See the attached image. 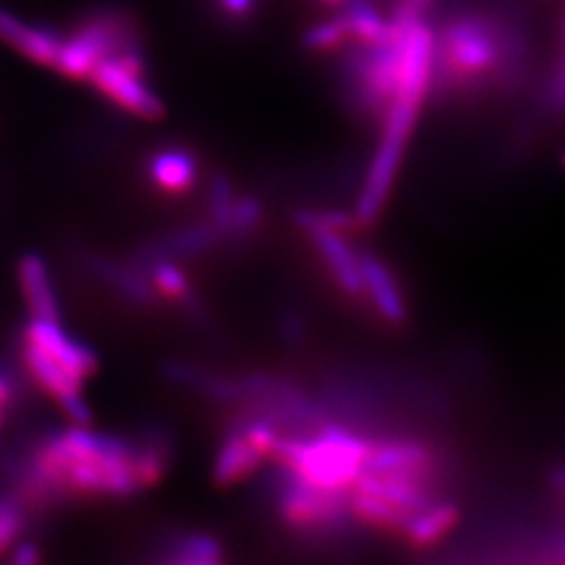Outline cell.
I'll list each match as a JSON object with an SVG mask.
<instances>
[{
	"label": "cell",
	"mask_w": 565,
	"mask_h": 565,
	"mask_svg": "<svg viewBox=\"0 0 565 565\" xmlns=\"http://www.w3.org/2000/svg\"><path fill=\"white\" fill-rule=\"evenodd\" d=\"M25 340L39 345L49 356L63 364L70 373L81 377L82 382L97 371V356L95 352L70 338L60 327V321H44L32 319L25 329Z\"/></svg>",
	"instance_id": "cell-9"
},
{
	"label": "cell",
	"mask_w": 565,
	"mask_h": 565,
	"mask_svg": "<svg viewBox=\"0 0 565 565\" xmlns=\"http://www.w3.org/2000/svg\"><path fill=\"white\" fill-rule=\"evenodd\" d=\"M21 488L30 503L46 501L57 492L128 497L145 486L137 467V445L76 425L39 446L25 465Z\"/></svg>",
	"instance_id": "cell-1"
},
{
	"label": "cell",
	"mask_w": 565,
	"mask_h": 565,
	"mask_svg": "<svg viewBox=\"0 0 565 565\" xmlns=\"http://www.w3.org/2000/svg\"><path fill=\"white\" fill-rule=\"evenodd\" d=\"M505 42L492 21L480 15H463L450 21L440 44L434 46L431 81L445 90L473 93L480 76L501 65Z\"/></svg>",
	"instance_id": "cell-3"
},
{
	"label": "cell",
	"mask_w": 565,
	"mask_h": 565,
	"mask_svg": "<svg viewBox=\"0 0 565 565\" xmlns=\"http://www.w3.org/2000/svg\"><path fill=\"white\" fill-rule=\"evenodd\" d=\"M145 74L147 61L139 42L102 61L88 81L124 111L135 114L142 120H158L163 116V103L145 82Z\"/></svg>",
	"instance_id": "cell-5"
},
{
	"label": "cell",
	"mask_w": 565,
	"mask_h": 565,
	"mask_svg": "<svg viewBox=\"0 0 565 565\" xmlns=\"http://www.w3.org/2000/svg\"><path fill=\"white\" fill-rule=\"evenodd\" d=\"M11 396H13V382L4 373H0V404L9 403Z\"/></svg>",
	"instance_id": "cell-30"
},
{
	"label": "cell",
	"mask_w": 565,
	"mask_h": 565,
	"mask_svg": "<svg viewBox=\"0 0 565 565\" xmlns=\"http://www.w3.org/2000/svg\"><path fill=\"white\" fill-rule=\"evenodd\" d=\"M564 166H565V153H564Z\"/></svg>",
	"instance_id": "cell-35"
},
{
	"label": "cell",
	"mask_w": 565,
	"mask_h": 565,
	"mask_svg": "<svg viewBox=\"0 0 565 565\" xmlns=\"http://www.w3.org/2000/svg\"><path fill=\"white\" fill-rule=\"evenodd\" d=\"M343 18L348 21L350 36L359 44H382L396 34L394 23L384 20L369 0H350Z\"/></svg>",
	"instance_id": "cell-18"
},
{
	"label": "cell",
	"mask_w": 565,
	"mask_h": 565,
	"mask_svg": "<svg viewBox=\"0 0 565 565\" xmlns=\"http://www.w3.org/2000/svg\"><path fill=\"white\" fill-rule=\"evenodd\" d=\"M2 406H4V404H0V424H2Z\"/></svg>",
	"instance_id": "cell-34"
},
{
	"label": "cell",
	"mask_w": 565,
	"mask_h": 565,
	"mask_svg": "<svg viewBox=\"0 0 565 565\" xmlns=\"http://www.w3.org/2000/svg\"><path fill=\"white\" fill-rule=\"evenodd\" d=\"M310 237L315 242L317 252L321 254L329 273L333 275V281L350 298H363V275H361V254L352 249V245L345 239V233L317 228L310 231Z\"/></svg>",
	"instance_id": "cell-12"
},
{
	"label": "cell",
	"mask_w": 565,
	"mask_h": 565,
	"mask_svg": "<svg viewBox=\"0 0 565 565\" xmlns=\"http://www.w3.org/2000/svg\"><path fill=\"white\" fill-rule=\"evenodd\" d=\"M371 438L327 422L312 436H281L273 459L310 484L352 492L364 471Z\"/></svg>",
	"instance_id": "cell-2"
},
{
	"label": "cell",
	"mask_w": 565,
	"mask_h": 565,
	"mask_svg": "<svg viewBox=\"0 0 565 565\" xmlns=\"http://www.w3.org/2000/svg\"><path fill=\"white\" fill-rule=\"evenodd\" d=\"M151 282L156 291H160L166 298L184 300L189 296V279L184 270L168 258H158L151 264Z\"/></svg>",
	"instance_id": "cell-23"
},
{
	"label": "cell",
	"mask_w": 565,
	"mask_h": 565,
	"mask_svg": "<svg viewBox=\"0 0 565 565\" xmlns=\"http://www.w3.org/2000/svg\"><path fill=\"white\" fill-rule=\"evenodd\" d=\"M323 4H327V7H340V4H343V2H348V0H321Z\"/></svg>",
	"instance_id": "cell-32"
},
{
	"label": "cell",
	"mask_w": 565,
	"mask_h": 565,
	"mask_svg": "<svg viewBox=\"0 0 565 565\" xmlns=\"http://www.w3.org/2000/svg\"><path fill=\"white\" fill-rule=\"evenodd\" d=\"M562 41H564V46H565V15H564V28H562Z\"/></svg>",
	"instance_id": "cell-33"
},
{
	"label": "cell",
	"mask_w": 565,
	"mask_h": 565,
	"mask_svg": "<svg viewBox=\"0 0 565 565\" xmlns=\"http://www.w3.org/2000/svg\"><path fill=\"white\" fill-rule=\"evenodd\" d=\"M23 363L28 366L30 375L41 384L46 394H51L65 415L76 425L90 424V408L82 396L81 377L70 373L63 364L49 356L44 350L32 342L23 343Z\"/></svg>",
	"instance_id": "cell-8"
},
{
	"label": "cell",
	"mask_w": 565,
	"mask_h": 565,
	"mask_svg": "<svg viewBox=\"0 0 565 565\" xmlns=\"http://www.w3.org/2000/svg\"><path fill=\"white\" fill-rule=\"evenodd\" d=\"M350 513L363 524L384 530V532H396V534H403L404 527L411 522L406 513L390 505L384 499L356 488L350 492Z\"/></svg>",
	"instance_id": "cell-17"
},
{
	"label": "cell",
	"mask_w": 565,
	"mask_h": 565,
	"mask_svg": "<svg viewBox=\"0 0 565 565\" xmlns=\"http://www.w3.org/2000/svg\"><path fill=\"white\" fill-rule=\"evenodd\" d=\"M102 266H97L102 270L103 277L107 281L114 282V287L124 294L128 300L137 303H149L153 302V296H156V287L153 282L149 285V281L142 277L141 273L132 270V268H124V266H114L109 263H99Z\"/></svg>",
	"instance_id": "cell-20"
},
{
	"label": "cell",
	"mask_w": 565,
	"mask_h": 565,
	"mask_svg": "<svg viewBox=\"0 0 565 565\" xmlns=\"http://www.w3.org/2000/svg\"><path fill=\"white\" fill-rule=\"evenodd\" d=\"M361 275L364 298L375 308V312L387 324H403L408 319V306L394 270L382 258L373 254H361Z\"/></svg>",
	"instance_id": "cell-10"
},
{
	"label": "cell",
	"mask_w": 565,
	"mask_h": 565,
	"mask_svg": "<svg viewBox=\"0 0 565 565\" xmlns=\"http://www.w3.org/2000/svg\"><path fill=\"white\" fill-rule=\"evenodd\" d=\"M20 282L23 298L32 312V319L60 321V302L51 281L49 266L36 254L23 256L20 263Z\"/></svg>",
	"instance_id": "cell-13"
},
{
	"label": "cell",
	"mask_w": 565,
	"mask_h": 565,
	"mask_svg": "<svg viewBox=\"0 0 565 565\" xmlns=\"http://www.w3.org/2000/svg\"><path fill=\"white\" fill-rule=\"evenodd\" d=\"M168 562L179 565H216L223 562V546L207 534H189L182 536L172 546Z\"/></svg>",
	"instance_id": "cell-19"
},
{
	"label": "cell",
	"mask_w": 565,
	"mask_h": 565,
	"mask_svg": "<svg viewBox=\"0 0 565 565\" xmlns=\"http://www.w3.org/2000/svg\"><path fill=\"white\" fill-rule=\"evenodd\" d=\"M149 177L168 193L186 191L198 177V163L182 149H162L149 162Z\"/></svg>",
	"instance_id": "cell-16"
},
{
	"label": "cell",
	"mask_w": 565,
	"mask_h": 565,
	"mask_svg": "<svg viewBox=\"0 0 565 565\" xmlns=\"http://www.w3.org/2000/svg\"><path fill=\"white\" fill-rule=\"evenodd\" d=\"M61 41L55 30L34 25L21 20L15 13H9L0 9V42L9 44L13 51H18L21 57L53 67L57 53H60Z\"/></svg>",
	"instance_id": "cell-11"
},
{
	"label": "cell",
	"mask_w": 565,
	"mask_h": 565,
	"mask_svg": "<svg viewBox=\"0 0 565 565\" xmlns=\"http://www.w3.org/2000/svg\"><path fill=\"white\" fill-rule=\"evenodd\" d=\"M25 527V503L23 499L0 494V555L9 553L20 543Z\"/></svg>",
	"instance_id": "cell-22"
},
{
	"label": "cell",
	"mask_w": 565,
	"mask_h": 565,
	"mask_svg": "<svg viewBox=\"0 0 565 565\" xmlns=\"http://www.w3.org/2000/svg\"><path fill=\"white\" fill-rule=\"evenodd\" d=\"M216 237V228L207 226V228H189L182 231L181 235L170 237L168 242L162 243V247H158L160 256H191L202 252L203 247L212 245Z\"/></svg>",
	"instance_id": "cell-24"
},
{
	"label": "cell",
	"mask_w": 565,
	"mask_h": 565,
	"mask_svg": "<svg viewBox=\"0 0 565 565\" xmlns=\"http://www.w3.org/2000/svg\"><path fill=\"white\" fill-rule=\"evenodd\" d=\"M348 39H352V36H350V28H348V21L343 15L310 25L302 36L303 46L315 53H327V51L340 49L348 42Z\"/></svg>",
	"instance_id": "cell-21"
},
{
	"label": "cell",
	"mask_w": 565,
	"mask_h": 565,
	"mask_svg": "<svg viewBox=\"0 0 565 565\" xmlns=\"http://www.w3.org/2000/svg\"><path fill=\"white\" fill-rule=\"evenodd\" d=\"M459 518V505L448 499H440L434 505L425 507L424 511L413 515L401 536L406 541V545L413 548H431L446 539L448 532L455 530Z\"/></svg>",
	"instance_id": "cell-14"
},
{
	"label": "cell",
	"mask_w": 565,
	"mask_h": 565,
	"mask_svg": "<svg viewBox=\"0 0 565 565\" xmlns=\"http://www.w3.org/2000/svg\"><path fill=\"white\" fill-rule=\"evenodd\" d=\"M41 562V548L34 543H18L11 548V564L34 565Z\"/></svg>",
	"instance_id": "cell-29"
},
{
	"label": "cell",
	"mask_w": 565,
	"mask_h": 565,
	"mask_svg": "<svg viewBox=\"0 0 565 565\" xmlns=\"http://www.w3.org/2000/svg\"><path fill=\"white\" fill-rule=\"evenodd\" d=\"M263 452L247 440V436L235 425L218 450L216 463H214V480L218 484H235L242 482L249 473L258 469L263 463Z\"/></svg>",
	"instance_id": "cell-15"
},
{
	"label": "cell",
	"mask_w": 565,
	"mask_h": 565,
	"mask_svg": "<svg viewBox=\"0 0 565 565\" xmlns=\"http://www.w3.org/2000/svg\"><path fill=\"white\" fill-rule=\"evenodd\" d=\"M216 2L231 20H247L256 9V0H216Z\"/></svg>",
	"instance_id": "cell-28"
},
{
	"label": "cell",
	"mask_w": 565,
	"mask_h": 565,
	"mask_svg": "<svg viewBox=\"0 0 565 565\" xmlns=\"http://www.w3.org/2000/svg\"><path fill=\"white\" fill-rule=\"evenodd\" d=\"M132 44H139V39L128 15L116 11L93 13L61 41L53 70L70 81H88L102 61Z\"/></svg>",
	"instance_id": "cell-4"
},
{
	"label": "cell",
	"mask_w": 565,
	"mask_h": 565,
	"mask_svg": "<svg viewBox=\"0 0 565 565\" xmlns=\"http://www.w3.org/2000/svg\"><path fill=\"white\" fill-rule=\"evenodd\" d=\"M298 224L302 226L306 233L317 231V228H327V231H338V233H345V235L354 226H361L356 216L348 214V212H300Z\"/></svg>",
	"instance_id": "cell-27"
},
{
	"label": "cell",
	"mask_w": 565,
	"mask_h": 565,
	"mask_svg": "<svg viewBox=\"0 0 565 565\" xmlns=\"http://www.w3.org/2000/svg\"><path fill=\"white\" fill-rule=\"evenodd\" d=\"M279 509L287 524L303 532H327L342 527L352 515L350 492L310 484L287 469L279 490Z\"/></svg>",
	"instance_id": "cell-6"
},
{
	"label": "cell",
	"mask_w": 565,
	"mask_h": 565,
	"mask_svg": "<svg viewBox=\"0 0 565 565\" xmlns=\"http://www.w3.org/2000/svg\"><path fill=\"white\" fill-rule=\"evenodd\" d=\"M233 205H235L233 186L224 177H218L216 181L212 182V191H210V218H212V226L216 228V233H226Z\"/></svg>",
	"instance_id": "cell-25"
},
{
	"label": "cell",
	"mask_w": 565,
	"mask_h": 565,
	"mask_svg": "<svg viewBox=\"0 0 565 565\" xmlns=\"http://www.w3.org/2000/svg\"><path fill=\"white\" fill-rule=\"evenodd\" d=\"M411 2H413V4H417V7L424 11V9H427V7H429L434 0H411Z\"/></svg>",
	"instance_id": "cell-31"
},
{
	"label": "cell",
	"mask_w": 565,
	"mask_h": 565,
	"mask_svg": "<svg viewBox=\"0 0 565 565\" xmlns=\"http://www.w3.org/2000/svg\"><path fill=\"white\" fill-rule=\"evenodd\" d=\"M263 221V205L254 198H242L235 200L233 212H231V221L226 235H235V237H245L247 233H252L254 228H258V224Z\"/></svg>",
	"instance_id": "cell-26"
},
{
	"label": "cell",
	"mask_w": 565,
	"mask_h": 565,
	"mask_svg": "<svg viewBox=\"0 0 565 565\" xmlns=\"http://www.w3.org/2000/svg\"><path fill=\"white\" fill-rule=\"evenodd\" d=\"M363 473L413 476L446 486L450 469L440 448L413 436H384L371 440Z\"/></svg>",
	"instance_id": "cell-7"
}]
</instances>
